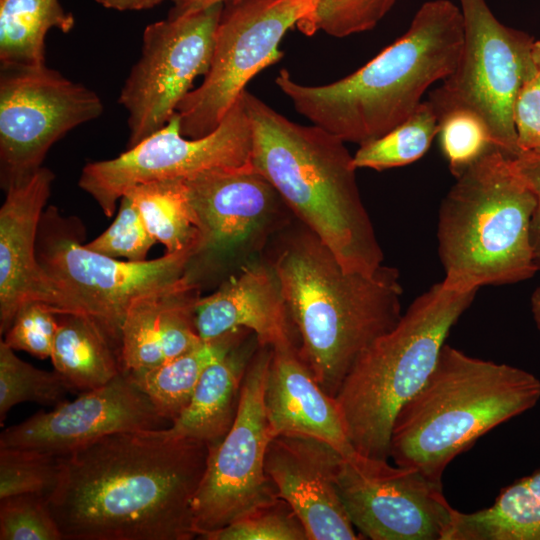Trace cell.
<instances>
[{
	"label": "cell",
	"mask_w": 540,
	"mask_h": 540,
	"mask_svg": "<svg viewBox=\"0 0 540 540\" xmlns=\"http://www.w3.org/2000/svg\"><path fill=\"white\" fill-rule=\"evenodd\" d=\"M337 485L354 528L371 540H445L455 509L413 468L355 453L342 457Z\"/></svg>",
	"instance_id": "obj_15"
},
{
	"label": "cell",
	"mask_w": 540,
	"mask_h": 540,
	"mask_svg": "<svg viewBox=\"0 0 540 540\" xmlns=\"http://www.w3.org/2000/svg\"><path fill=\"white\" fill-rule=\"evenodd\" d=\"M205 442L119 432L61 455L48 499L63 540H191Z\"/></svg>",
	"instance_id": "obj_1"
},
{
	"label": "cell",
	"mask_w": 540,
	"mask_h": 540,
	"mask_svg": "<svg viewBox=\"0 0 540 540\" xmlns=\"http://www.w3.org/2000/svg\"><path fill=\"white\" fill-rule=\"evenodd\" d=\"M74 26L59 0H0V63L44 65L48 31Z\"/></svg>",
	"instance_id": "obj_27"
},
{
	"label": "cell",
	"mask_w": 540,
	"mask_h": 540,
	"mask_svg": "<svg viewBox=\"0 0 540 540\" xmlns=\"http://www.w3.org/2000/svg\"><path fill=\"white\" fill-rule=\"evenodd\" d=\"M99 5L117 11H137L152 8L164 0H94Z\"/></svg>",
	"instance_id": "obj_40"
},
{
	"label": "cell",
	"mask_w": 540,
	"mask_h": 540,
	"mask_svg": "<svg viewBox=\"0 0 540 540\" xmlns=\"http://www.w3.org/2000/svg\"><path fill=\"white\" fill-rule=\"evenodd\" d=\"M54 174L42 166L10 185L0 209V332L11 326L20 307L41 302L57 314H73L71 305L36 257V236Z\"/></svg>",
	"instance_id": "obj_18"
},
{
	"label": "cell",
	"mask_w": 540,
	"mask_h": 540,
	"mask_svg": "<svg viewBox=\"0 0 540 540\" xmlns=\"http://www.w3.org/2000/svg\"><path fill=\"white\" fill-rule=\"evenodd\" d=\"M512 163L536 197V208L531 220L530 239L534 261L540 271V153L522 152L518 157L512 159Z\"/></svg>",
	"instance_id": "obj_38"
},
{
	"label": "cell",
	"mask_w": 540,
	"mask_h": 540,
	"mask_svg": "<svg viewBox=\"0 0 540 540\" xmlns=\"http://www.w3.org/2000/svg\"><path fill=\"white\" fill-rule=\"evenodd\" d=\"M60 318L50 358L74 392L101 387L122 372L118 348L95 320L80 314Z\"/></svg>",
	"instance_id": "obj_25"
},
{
	"label": "cell",
	"mask_w": 540,
	"mask_h": 540,
	"mask_svg": "<svg viewBox=\"0 0 540 540\" xmlns=\"http://www.w3.org/2000/svg\"><path fill=\"white\" fill-rule=\"evenodd\" d=\"M195 324L204 341L246 330L261 347L299 346L278 278L268 262L242 267L218 290L199 297Z\"/></svg>",
	"instance_id": "obj_20"
},
{
	"label": "cell",
	"mask_w": 540,
	"mask_h": 540,
	"mask_svg": "<svg viewBox=\"0 0 540 540\" xmlns=\"http://www.w3.org/2000/svg\"><path fill=\"white\" fill-rule=\"evenodd\" d=\"M0 540H63L48 499L20 494L0 499Z\"/></svg>",
	"instance_id": "obj_34"
},
{
	"label": "cell",
	"mask_w": 540,
	"mask_h": 540,
	"mask_svg": "<svg viewBox=\"0 0 540 540\" xmlns=\"http://www.w3.org/2000/svg\"><path fill=\"white\" fill-rule=\"evenodd\" d=\"M342 455L306 436L279 435L267 447L265 471L276 495L299 518L307 540H358L337 485Z\"/></svg>",
	"instance_id": "obj_19"
},
{
	"label": "cell",
	"mask_w": 540,
	"mask_h": 540,
	"mask_svg": "<svg viewBox=\"0 0 540 540\" xmlns=\"http://www.w3.org/2000/svg\"><path fill=\"white\" fill-rule=\"evenodd\" d=\"M533 67L513 105L517 144L522 152L540 153V40L532 48Z\"/></svg>",
	"instance_id": "obj_37"
},
{
	"label": "cell",
	"mask_w": 540,
	"mask_h": 540,
	"mask_svg": "<svg viewBox=\"0 0 540 540\" xmlns=\"http://www.w3.org/2000/svg\"><path fill=\"white\" fill-rule=\"evenodd\" d=\"M539 399L540 380L532 373L445 343L427 380L395 417L389 458L441 482L454 458Z\"/></svg>",
	"instance_id": "obj_5"
},
{
	"label": "cell",
	"mask_w": 540,
	"mask_h": 540,
	"mask_svg": "<svg viewBox=\"0 0 540 540\" xmlns=\"http://www.w3.org/2000/svg\"><path fill=\"white\" fill-rule=\"evenodd\" d=\"M242 98L252 128V165L345 271L373 275L384 255L345 142L314 124L289 120L248 90Z\"/></svg>",
	"instance_id": "obj_4"
},
{
	"label": "cell",
	"mask_w": 540,
	"mask_h": 540,
	"mask_svg": "<svg viewBox=\"0 0 540 540\" xmlns=\"http://www.w3.org/2000/svg\"><path fill=\"white\" fill-rule=\"evenodd\" d=\"M318 0H231L224 3L213 55L202 83L180 102V130L188 138L211 133L246 90L247 83L283 52L286 32Z\"/></svg>",
	"instance_id": "obj_9"
},
{
	"label": "cell",
	"mask_w": 540,
	"mask_h": 540,
	"mask_svg": "<svg viewBox=\"0 0 540 540\" xmlns=\"http://www.w3.org/2000/svg\"><path fill=\"white\" fill-rule=\"evenodd\" d=\"M124 195L131 198L149 233L165 246L166 253L189 248L200 253L201 234L182 179L140 184Z\"/></svg>",
	"instance_id": "obj_28"
},
{
	"label": "cell",
	"mask_w": 540,
	"mask_h": 540,
	"mask_svg": "<svg viewBox=\"0 0 540 540\" xmlns=\"http://www.w3.org/2000/svg\"><path fill=\"white\" fill-rule=\"evenodd\" d=\"M168 422L125 373L82 392L51 411H39L0 435V447L34 449L65 455L104 436L162 429Z\"/></svg>",
	"instance_id": "obj_16"
},
{
	"label": "cell",
	"mask_w": 540,
	"mask_h": 540,
	"mask_svg": "<svg viewBox=\"0 0 540 540\" xmlns=\"http://www.w3.org/2000/svg\"><path fill=\"white\" fill-rule=\"evenodd\" d=\"M197 254L189 248L149 261L124 262L75 239L59 238L49 243L39 262L66 296L73 314L95 320L120 353L121 327L130 305L178 285Z\"/></svg>",
	"instance_id": "obj_14"
},
{
	"label": "cell",
	"mask_w": 540,
	"mask_h": 540,
	"mask_svg": "<svg viewBox=\"0 0 540 540\" xmlns=\"http://www.w3.org/2000/svg\"><path fill=\"white\" fill-rule=\"evenodd\" d=\"M463 34L458 6L450 0L427 1L400 38L354 73L308 86L282 69L275 82L312 124L360 146L407 120L428 88L455 71Z\"/></svg>",
	"instance_id": "obj_3"
},
{
	"label": "cell",
	"mask_w": 540,
	"mask_h": 540,
	"mask_svg": "<svg viewBox=\"0 0 540 540\" xmlns=\"http://www.w3.org/2000/svg\"><path fill=\"white\" fill-rule=\"evenodd\" d=\"M285 230L268 263L299 338V355L326 393L335 397L361 353L400 320L397 269L347 272L304 224Z\"/></svg>",
	"instance_id": "obj_2"
},
{
	"label": "cell",
	"mask_w": 540,
	"mask_h": 540,
	"mask_svg": "<svg viewBox=\"0 0 540 540\" xmlns=\"http://www.w3.org/2000/svg\"><path fill=\"white\" fill-rule=\"evenodd\" d=\"M231 0H174V6L171 8L168 17L176 18L189 15L210 7L218 3H225Z\"/></svg>",
	"instance_id": "obj_39"
},
{
	"label": "cell",
	"mask_w": 540,
	"mask_h": 540,
	"mask_svg": "<svg viewBox=\"0 0 540 540\" xmlns=\"http://www.w3.org/2000/svg\"><path fill=\"white\" fill-rule=\"evenodd\" d=\"M103 110L94 91L46 64L0 63L2 187L33 175L55 142Z\"/></svg>",
	"instance_id": "obj_10"
},
{
	"label": "cell",
	"mask_w": 540,
	"mask_h": 540,
	"mask_svg": "<svg viewBox=\"0 0 540 540\" xmlns=\"http://www.w3.org/2000/svg\"><path fill=\"white\" fill-rule=\"evenodd\" d=\"M240 342L205 369L187 407L169 426L155 430L157 434L209 446L223 439L235 420L243 378L255 353Z\"/></svg>",
	"instance_id": "obj_23"
},
{
	"label": "cell",
	"mask_w": 540,
	"mask_h": 540,
	"mask_svg": "<svg viewBox=\"0 0 540 540\" xmlns=\"http://www.w3.org/2000/svg\"><path fill=\"white\" fill-rule=\"evenodd\" d=\"M535 208L534 192L496 147L456 178L438 215L444 286L467 292L531 278Z\"/></svg>",
	"instance_id": "obj_6"
},
{
	"label": "cell",
	"mask_w": 540,
	"mask_h": 540,
	"mask_svg": "<svg viewBox=\"0 0 540 540\" xmlns=\"http://www.w3.org/2000/svg\"><path fill=\"white\" fill-rule=\"evenodd\" d=\"M245 331L203 340L191 350L156 367L125 373L150 399L158 414L171 424L189 404L205 369L239 343Z\"/></svg>",
	"instance_id": "obj_26"
},
{
	"label": "cell",
	"mask_w": 540,
	"mask_h": 540,
	"mask_svg": "<svg viewBox=\"0 0 540 540\" xmlns=\"http://www.w3.org/2000/svg\"><path fill=\"white\" fill-rule=\"evenodd\" d=\"M437 133V115L428 100L422 101L403 123L360 145L353 155L354 166L382 171L408 165L427 152Z\"/></svg>",
	"instance_id": "obj_29"
},
{
	"label": "cell",
	"mask_w": 540,
	"mask_h": 540,
	"mask_svg": "<svg viewBox=\"0 0 540 540\" xmlns=\"http://www.w3.org/2000/svg\"><path fill=\"white\" fill-rule=\"evenodd\" d=\"M58 315L44 303L28 302L16 313L11 326L4 333V342L13 350L46 359L52 353L59 324Z\"/></svg>",
	"instance_id": "obj_36"
},
{
	"label": "cell",
	"mask_w": 540,
	"mask_h": 540,
	"mask_svg": "<svg viewBox=\"0 0 540 540\" xmlns=\"http://www.w3.org/2000/svg\"><path fill=\"white\" fill-rule=\"evenodd\" d=\"M223 7L218 3L145 28L140 56L118 98L128 114L127 148L166 125L193 81L208 72Z\"/></svg>",
	"instance_id": "obj_13"
},
{
	"label": "cell",
	"mask_w": 540,
	"mask_h": 540,
	"mask_svg": "<svg viewBox=\"0 0 540 540\" xmlns=\"http://www.w3.org/2000/svg\"><path fill=\"white\" fill-rule=\"evenodd\" d=\"M4 341L0 342V423L8 411L23 402L57 406L74 392L56 371L40 370L21 360Z\"/></svg>",
	"instance_id": "obj_30"
},
{
	"label": "cell",
	"mask_w": 540,
	"mask_h": 540,
	"mask_svg": "<svg viewBox=\"0 0 540 540\" xmlns=\"http://www.w3.org/2000/svg\"><path fill=\"white\" fill-rule=\"evenodd\" d=\"M264 390L270 434L321 440L343 457L357 453L347 435L335 400L317 382L299 355L298 345L271 348Z\"/></svg>",
	"instance_id": "obj_21"
},
{
	"label": "cell",
	"mask_w": 540,
	"mask_h": 540,
	"mask_svg": "<svg viewBox=\"0 0 540 540\" xmlns=\"http://www.w3.org/2000/svg\"><path fill=\"white\" fill-rule=\"evenodd\" d=\"M196 285H178L135 300L121 327L122 372L150 369L199 345L195 324Z\"/></svg>",
	"instance_id": "obj_22"
},
{
	"label": "cell",
	"mask_w": 540,
	"mask_h": 540,
	"mask_svg": "<svg viewBox=\"0 0 540 540\" xmlns=\"http://www.w3.org/2000/svg\"><path fill=\"white\" fill-rule=\"evenodd\" d=\"M437 118L440 148L455 178L496 147L486 122L470 109L453 108Z\"/></svg>",
	"instance_id": "obj_31"
},
{
	"label": "cell",
	"mask_w": 540,
	"mask_h": 540,
	"mask_svg": "<svg viewBox=\"0 0 540 540\" xmlns=\"http://www.w3.org/2000/svg\"><path fill=\"white\" fill-rule=\"evenodd\" d=\"M201 234L200 252L247 251L261 245L287 207L252 163L182 179Z\"/></svg>",
	"instance_id": "obj_17"
},
{
	"label": "cell",
	"mask_w": 540,
	"mask_h": 540,
	"mask_svg": "<svg viewBox=\"0 0 540 540\" xmlns=\"http://www.w3.org/2000/svg\"><path fill=\"white\" fill-rule=\"evenodd\" d=\"M156 242L131 198L124 195L113 223L85 246L108 257H124L128 261L140 262L146 260Z\"/></svg>",
	"instance_id": "obj_35"
},
{
	"label": "cell",
	"mask_w": 540,
	"mask_h": 540,
	"mask_svg": "<svg viewBox=\"0 0 540 540\" xmlns=\"http://www.w3.org/2000/svg\"><path fill=\"white\" fill-rule=\"evenodd\" d=\"M531 309L537 329L540 332V286L534 291L531 297Z\"/></svg>",
	"instance_id": "obj_41"
},
{
	"label": "cell",
	"mask_w": 540,
	"mask_h": 540,
	"mask_svg": "<svg viewBox=\"0 0 540 540\" xmlns=\"http://www.w3.org/2000/svg\"><path fill=\"white\" fill-rule=\"evenodd\" d=\"M251 152L252 128L241 94L211 133L183 136L176 112L166 125L117 157L85 165L78 184L110 217L116 202L137 185L242 166L251 162Z\"/></svg>",
	"instance_id": "obj_11"
},
{
	"label": "cell",
	"mask_w": 540,
	"mask_h": 540,
	"mask_svg": "<svg viewBox=\"0 0 540 540\" xmlns=\"http://www.w3.org/2000/svg\"><path fill=\"white\" fill-rule=\"evenodd\" d=\"M204 540H307L303 524L291 507L277 498L259 506L223 528L208 532Z\"/></svg>",
	"instance_id": "obj_33"
},
{
	"label": "cell",
	"mask_w": 540,
	"mask_h": 540,
	"mask_svg": "<svg viewBox=\"0 0 540 540\" xmlns=\"http://www.w3.org/2000/svg\"><path fill=\"white\" fill-rule=\"evenodd\" d=\"M476 292L451 290L442 281L434 284L358 357L335 396L358 454L389 460L398 411L433 371L452 327Z\"/></svg>",
	"instance_id": "obj_7"
},
{
	"label": "cell",
	"mask_w": 540,
	"mask_h": 540,
	"mask_svg": "<svg viewBox=\"0 0 540 540\" xmlns=\"http://www.w3.org/2000/svg\"><path fill=\"white\" fill-rule=\"evenodd\" d=\"M61 474V458L34 449L0 447V499L36 494L47 499Z\"/></svg>",
	"instance_id": "obj_32"
},
{
	"label": "cell",
	"mask_w": 540,
	"mask_h": 540,
	"mask_svg": "<svg viewBox=\"0 0 540 540\" xmlns=\"http://www.w3.org/2000/svg\"><path fill=\"white\" fill-rule=\"evenodd\" d=\"M463 44L455 71L429 93L436 115L467 108L483 118L496 147L508 158L521 154L513 105L533 67L535 38L505 26L485 0H459Z\"/></svg>",
	"instance_id": "obj_8"
},
{
	"label": "cell",
	"mask_w": 540,
	"mask_h": 540,
	"mask_svg": "<svg viewBox=\"0 0 540 540\" xmlns=\"http://www.w3.org/2000/svg\"><path fill=\"white\" fill-rule=\"evenodd\" d=\"M271 354L269 347L255 351L243 378L235 420L223 439L209 446L192 503L197 538L278 498L265 471L272 439L264 407Z\"/></svg>",
	"instance_id": "obj_12"
},
{
	"label": "cell",
	"mask_w": 540,
	"mask_h": 540,
	"mask_svg": "<svg viewBox=\"0 0 540 540\" xmlns=\"http://www.w3.org/2000/svg\"><path fill=\"white\" fill-rule=\"evenodd\" d=\"M445 540H540V468L503 488L487 508L455 509Z\"/></svg>",
	"instance_id": "obj_24"
}]
</instances>
